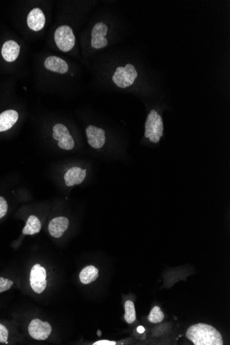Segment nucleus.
Listing matches in <instances>:
<instances>
[{"mask_svg":"<svg viewBox=\"0 0 230 345\" xmlns=\"http://www.w3.org/2000/svg\"><path fill=\"white\" fill-rule=\"evenodd\" d=\"M69 226V220L64 216L56 217L50 222L48 230L50 235L53 237L59 238L63 236V233L67 230Z\"/></svg>","mask_w":230,"mask_h":345,"instance_id":"obj_9","label":"nucleus"},{"mask_svg":"<svg viewBox=\"0 0 230 345\" xmlns=\"http://www.w3.org/2000/svg\"><path fill=\"white\" fill-rule=\"evenodd\" d=\"M9 332L6 326L0 323V343H5L6 344H8Z\"/></svg>","mask_w":230,"mask_h":345,"instance_id":"obj_22","label":"nucleus"},{"mask_svg":"<svg viewBox=\"0 0 230 345\" xmlns=\"http://www.w3.org/2000/svg\"><path fill=\"white\" fill-rule=\"evenodd\" d=\"M18 118V113L14 110H8L0 114V132L11 129Z\"/></svg>","mask_w":230,"mask_h":345,"instance_id":"obj_13","label":"nucleus"},{"mask_svg":"<svg viewBox=\"0 0 230 345\" xmlns=\"http://www.w3.org/2000/svg\"><path fill=\"white\" fill-rule=\"evenodd\" d=\"M164 121L156 110H151L145 124V137L153 143H158L164 135Z\"/></svg>","mask_w":230,"mask_h":345,"instance_id":"obj_2","label":"nucleus"},{"mask_svg":"<svg viewBox=\"0 0 230 345\" xmlns=\"http://www.w3.org/2000/svg\"><path fill=\"white\" fill-rule=\"evenodd\" d=\"M59 148L65 150H71L74 147V141L70 134L65 136L60 141H58Z\"/></svg>","mask_w":230,"mask_h":345,"instance_id":"obj_20","label":"nucleus"},{"mask_svg":"<svg viewBox=\"0 0 230 345\" xmlns=\"http://www.w3.org/2000/svg\"><path fill=\"white\" fill-rule=\"evenodd\" d=\"M45 22L46 18L44 14L40 9H33L28 15V26L33 31H41L44 27Z\"/></svg>","mask_w":230,"mask_h":345,"instance_id":"obj_10","label":"nucleus"},{"mask_svg":"<svg viewBox=\"0 0 230 345\" xmlns=\"http://www.w3.org/2000/svg\"><path fill=\"white\" fill-rule=\"evenodd\" d=\"M53 137L54 139L57 140L58 141H60L65 136L69 135L68 128H66L63 124H57L53 127Z\"/></svg>","mask_w":230,"mask_h":345,"instance_id":"obj_19","label":"nucleus"},{"mask_svg":"<svg viewBox=\"0 0 230 345\" xmlns=\"http://www.w3.org/2000/svg\"><path fill=\"white\" fill-rule=\"evenodd\" d=\"M89 144L94 149L100 150L106 143V133L102 128L91 125L86 130Z\"/></svg>","mask_w":230,"mask_h":345,"instance_id":"obj_6","label":"nucleus"},{"mask_svg":"<svg viewBox=\"0 0 230 345\" xmlns=\"http://www.w3.org/2000/svg\"><path fill=\"white\" fill-rule=\"evenodd\" d=\"M45 67L50 71L65 74L68 71V65L66 61L56 56L47 57L44 62Z\"/></svg>","mask_w":230,"mask_h":345,"instance_id":"obj_11","label":"nucleus"},{"mask_svg":"<svg viewBox=\"0 0 230 345\" xmlns=\"http://www.w3.org/2000/svg\"><path fill=\"white\" fill-rule=\"evenodd\" d=\"M108 33V27L106 24H97L92 31V47L100 49L108 45L107 39L105 37Z\"/></svg>","mask_w":230,"mask_h":345,"instance_id":"obj_7","label":"nucleus"},{"mask_svg":"<svg viewBox=\"0 0 230 345\" xmlns=\"http://www.w3.org/2000/svg\"><path fill=\"white\" fill-rule=\"evenodd\" d=\"M164 319V314L160 307H158V306H155V307H153L148 316L149 321L155 324L160 323Z\"/></svg>","mask_w":230,"mask_h":345,"instance_id":"obj_18","label":"nucleus"},{"mask_svg":"<svg viewBox=\"0 0 230 345\" xmlns=\"http://www.w3.org/2000/svg\"><path fill=\"white\" fill-rule=\"evenodd\" d=\"M97 335H98L99 336H101V335H102V333H101V331H100V330H99L98 333H97Z\"/></svg>","mask_w":230,"mask_h":345,"instance_id":"obj_26","label":"nucleus"},{"mask_svg":"<svg viewBox=\"0 0 230 345\" xmlns=\"http://www.w3.org/2000/svg\"><path fill=\"white\" fill-rule=\"evenodd\" d=\"M125 312L124 318L125 320L128 324H132V322L135 321L136 320V311L135 307L133 302L131 300H128L125 304Z\"/></svg>","mask_w":230,"mask_h":345,"instance_id":"obj_17","label":"nucleus"},{"mask_svg":"<svg viewBox=\"0 0 230 345\" xmlns=\"http://www.w3.org/2000/svg\"><path fill=\"white\" fill-rule=\"evenodd\" d=\"M137 331L140 333H143V332L145 331V329H144V327H142V326H139V327L137 328Z\"/></svg>","mask_w":230,"mask_h":345,"instance_id":"obj_25","label":"nucleus"},{"mask_svg":"<svg viewBox=\"0 0 230 345\" xmlns=\"http://www.w3.org/2000/svg\"><path fill=\"white\" fill-rule=\"evenodd\" d=\"M116 344H117V343L114 342V341L104 340L97 341V342H95L93 345H115Z\"/></svg>","mask_w":230,"mask_h":345,"instance_id":"obj_24","label":"nucleus"},{"mask_svg":"<svg viewBox=\"0 0 230 345\" xmlns=\"http://www.w3.org/2000/svg\"><path fill=\"white\" fill-rule=\"evenodd\" d=\"M46 279V272L39 264H35L32 268L30 274V283H42Z\"/></svg>","mask_w":230,"mask_h":345,"instance_id":"obj_16","label":"nucleus"},{"mask_svg":"<svg viewBox=\"0 0 230 345\" xmlns=\"http://www.w3.org/2000/svg\"><path fill=\"white\" fill-rule=\"evenodd\" d=\"M52 327L47 322H43L39 319L32 320L29 325V333L33 339L44 340L51 333Z\"/></svg>","mask_w":230,"mask_h":345,"instance_id":"obj_5","label":"nucleus"},{"mask_svg":"<svg viewBox=\"0 0 230 345\" xmlns=\"http://www.w3.org/2000/svg\"><path fill=\"white\" fill-rule=\"evenodd\" d=\"M137 75L133 65L128 63L124 68L118 67L113 76V81L118 87L125 89L133 84Z\"/></svg>","mask_w":230,"mask_h":345,"instance_id":"obj_3","label":"nucleus"},{"mask_svg":"<svg viewBox=\"0 0 230 345\" xmlns=\"http://www.w3.org/2000/svg\"><path fill=\"white\" fill-rule=\"evenodd\" d=\"M55 40L57 47L63 52L72 50L75 44V37L73 31L68 26L58 27L55 33Z\"/></svg>","mask_w":230,"mask_h":345,"instance_id":"obj_4","label":"nucleus"},{"mask_svg":"<svg viewBox=\"0 0 230 345\" xmlns=\"http://www.w3.org/2000/svg\"><path fill=\"white\" fill-rule=\"evenodd\" d=\"M87 175V169L80 167H70L64 175L65 185L68 187H72L80 185L85 180Z\"/></svg>","mask_w":230,"mask_h":345,"instance_id":"obj_8","label":"nucleus"},{"mask_svg":"<svg viewBox=\"0 0 230 345\" xmlns=\"http://www.w3.org/2000/svg\"><path fill=\"white\" fill-rule=\"evenodd\" d=\"M186 336L195 345H222L221 334L216 328L209 324L199 323L191 326Z\"/></svg>","mask_w":230,"mask_h":345,"instance_id":"obj_1","label":"nucleus"},{"mask_svg":"<svg viewBox=\"0 0 230 345\" xmlns=\"http://www.w3.org/2000/svg\"><path fill=\"white\" fill-rule=\"evenodd\" d=\"M98 277L99 270L93 266L86 267L80 274V281L86 285L94 282Z\"/></svg>","mask_w":230,"mask_h":345,"instance_id":"obj_14","label":"nucleus"},{"mask_svg":"<svg viewBox=\"0 0 230 345\" xmlns=\"http://www.w3.org/2000/svg\"><path fill=\"white\" fill-rule=\"evenodd\" d=\"M14 283L6 278L0 277V294L10 290Z\"/></svg>","mask_w":230,"mask_h":345,"instance_id":"obj_21","label":"nucleus"},{"mask_svg":"<svg viewBox=\"0 0 230 345\" xmlns=\"http://www.w3.org/2000/svg\"><path fill=\"white\" fill-rule=\"evenodd\" d=\"M41 228H42V224L38 218L31 215L28 219L22 233L25 235H33L40 232Z\"/></svg>","mask_w":230,"mask_h":345,"instance_id":"obj_15","label":"nucleus"},{"mask_svg":"<svg viewBox=\"0 0 230 345\" xmlns=\"http://www.w3.org/2000/svg\"><path fill=\"white\" fill-rule=\"evenodd\" d=\"M8 212V203L5 198L0 197V219H3L4 216Z\"/></svg>","mask_w":230,"mask_h":345,"instance_id":"obj_23","label":"nucleus"},{"mask_svg":"<svg viewBox=\"0 0 230 345\" xmlns=\"http://www.w3.org/2000/svg\"><path fill=\"white\" fill-rule=\"evenodd\" d=\"M20 46L15 41H7L2 48V55L8 62H13L18 58L20 54Z\"/></svg>","mask_w":230,"mask_h":345,"instance_id":"obj_12","label":"nucleus"}]
</instances>
